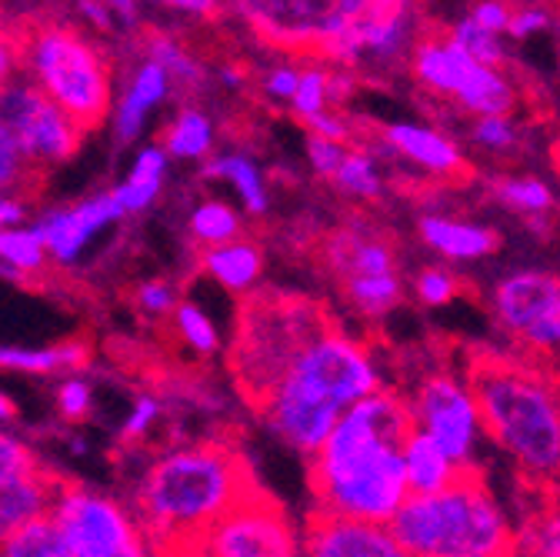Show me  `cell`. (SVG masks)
I'll use <instances>...</instances> for the list:
<instances>
[{"mask_svg": "<svg viewBox=\"0 0 560 557\" xmlns=\"http://www.w3.org/2000/svg\"><path fill=\"white\" fill-rule=\"evenodd\" d=\"M424 37L428 18L420 0H368L343 34L324 47L320 60L343 71L397 74Z\"/></svg>", "mask_w": 560, "mask_h": 557, "instance_id": "obj_8", "label": "cell"}, {"mask_svg": "<svg viewBox=\"0 0 560 557\" xmlns=\"http://www.w3.org/2000/svg\"><path fill=\"white\" fill-rule=\"evenodd\" d=\"M420 241L438 251L444 260H483L498 251V234L487 224H474L464 218L447 214H424L420 218Z\"/></svg>", "mask_w": 560, "mask_h": 557, "instance_id": "obj_22", "label": "cell"}, {"mask_svg": "<svg viewBox=\"0 0 560 557\" xmlns=\"http://www.w3.org/2000/svg\"><path fill=\"white\" fill-rule=\"evenodd\" d=\"M474 148L487 154H514L521 148V124L514 114H498V117H474L470 127Z\"/></svg>", "mask_w": 560, "mask_h": 557, "instance_id": "obj_39", "label": "cell"}, {"mask_svg": "<svg viewBox=\"0 0 560 557\" xmlns=\"http://www.w3.org/2000/svg\"><path fill=\"white\" fill-rule=\"evenodd\" d=\"M218 81L224 88H231V91H241L244 81H247V74H244V67H237V63H224L221 71H218Z\"/></svg>", "mask_w": 560, "mask_h": 557, "instance_id": "obj_56", "label": "cell"}, {"mask_svg": "<svg viewBox=\"0 0 560 557\" xmlns=\"http://www.w3.org/2000/svg\"><path fill=\"white\" fill-rule=\"evenodd\" d=\"M407 410H410V425L420 434H428L460 471L474 467L483 425L467 378L451 371L428 374L407 397Z\"/></svg>", "mask_w": 560, "mask_h": 557, "instance_id": "obj_13", "label": "cell"}, {"mask_svg": "<svg viewBox=\"0 0 560 557\" xmlns=\"http://www.w3.org/2000/svg\"><path fill=\"white\" fill-rule=\"evenodd\" d=\"M34 181H40V177L24 164V158L18 154V148L11 141V134L4 130V124H0V194H18Z\"/></svg>", "mask_w": 560, "mask_h": 557, "instance_id": "obj_41", "label": "cell"}, {"mask_svg": "<svg viewBox=\"0 0 560 557\" xmlns=\"http://www.w3.org/2000/svg\"><path fill=\"white\" fill-rule=\"evenodd\" d=\"M101 4L114 14L117 27H124V31L140 27V0H101Z\"/></svg>", "mask_w": 560, "mask_h": 557, "instance_id": "obj_55", "label": "cell"}, {"mask_svg": "<svg viewBox=\"0 0 560 557\" xmlns=\"http://www.w3.org/2000/svg\"><path fill=\"white\" fill-rule=\"evenodd\" d=\"M0 557H74V554L63 544L54 521L40 518L0 541Z\"/></svg>", "mask_w": 560, "mask_h": 557, "instance_id": "obj_35", "label": "cell"}, {"mask_svg": "<svg viewBox=\"0 0 560 557\" xmlns=\"http://www.w3.org/2000/svg\"><path fill=\"white\" fill-rule=\"evenodd\" d=\"M557 167H560V141H557Z\"/></svg>", "mask_w": 560, "mask_h": 557, "instance_id": "obj_60", "label": "cell"}, {"mask_svg": "<svg viewBox=\"0 0 560 557\" xmlns=\"http://www.w3.org/2000/svg\"><path fill=\"white\" fill-rule=\"evenodd\" d=\"M114 557H154V554H151V547H148V541H144V544H133V547H127V550H120V554H114Z\"/></svg>", "mask_w": 560, "mask_h": 557, "instance_id": "obj_58", "label": "cell"}, {"mask_svg": "<svg viewBox=\"0 0 560 557\" xmlns=\"http://www.w3.org/2000/svg\"><path fill=\"white\" fill-rule=\"evenodd\" d=\"M84 364H88V347L81 340H67L57 347H0V368L18 374L81 371Z\"/></svg>", "mask_w": 560, "mask_h": 557, "instance_id": "obj_27", "label": "cell"}, {"mask_svg": "<svg viewBox=\"0 0 560 557\" xmlns=\"http://www.w3.org/2000/svg\"><path fill=\"white\" fill-rule=\"evenodd\" d=\"M327 327L330 324L320 314V307L304 298H254L250 307L241 314L234 347V374L244 394L257 404L301 355V347Z\"/></svg>", "mask_w": 560, "mask_h": 557, "instance_id": "obj_7", "label": "cell"}, {"mask_svg": "<svg viewBox=\"0 0 560 557\" xmlns=\"http://www.w3.org/2000/svg\"><path fill=\"white\" fill-rule=\"evenodd\" d=\"M407 397L381 387L350 407L311 464L314 511L390 524L410 498L400 448L410 434Z\"/></svg>", "mask_w": 560, "mask_h": 557, "instance_id": "obj_1", "label": "cell"}, {"mask_svg": "<svg viewBox=\"0 0 560 557\" xmlns=\"http://www.w3.org/2000/svg\"><path fill=\"white\" fill-rule=\"evenodd\" d=\"M203 177L231 184L234 194H237V200H241V207H244L250 218L267 214L270 194H267L264 174H260V167L244 151H228V154H218V158H207Z\"/></svg>", "mask_w": 560, "mask_h": 557, "instance_id": "obj_26", "label": "cell"}, {"mask_svg": "<svg viewBox=\"0 0 560 557\" xmlns=\"http://www.w3.org/2000/svg\"><path fill=\"white\" fill-rule=\"evenodd\" d=\"M0 124H4L18 154L37 177H44L57 164H67L88 137L27 78H18L0 91Z\"/></svg>", "mask_w": 560, "mask_h": 557, "instance_id": "obj_12", "label": "cell"}, {"mask_svg": "<svg viewBox=\"0 0 560 557\" xmlns=\"http://www.w3.org/2000/svg\"><path fill=\"white\" fill-rule=\"evenodd\" d=\"M21 74V37L11 27H0V91Z\"/></svg>", "mask_w": 560, "mask_h": 557, "instance_id": "obj_50", "label": "cell"}, {"mask_svg": "<svg viewBox=\"0 0 560 557\" xmlns=\"http://www.w3.org/2000/svg\"><path fill=\"white\" fill-rule=\"evenodd\" d=\"M521 557H560V495L530 518L524 534L517 537Z\"/></svg>", "mask_w": 560, "mask_h": 557, "instance_id": "obj_38", "label": "cell"}, {"mask_svg": "<svg viewBox=\"0 0 560 557\" xmlns=\"http://www.w3.org/2000/svg\"><path fill=\"white\" fill-rule=\"evenodd\" d=\"M21 71L47 94L84 134L97 130L110 117L114 67L110 57L84 31L44 21L18 31Z\"/></svg>", "mask_w": 560, "mask_h": 557, "instance_id": "obj_6", "label": "cell"}, {"mask_svg": "<svg viewBox=\"0 0 560 557\" xmlns=\"http://www.w3.org/2000/svg\"><path fill=\"white\" fill-rule=\"evenodd\" d=\"M74 8H78V14H81L94 31H101V34H114V31H117L114 14L101 4V0H74Z\"/></svg>", "mask_w": 560, "mask_h": 557, "instance_id": "obj_53", "label": "cell"}, {"mask_svg": "<svg viewBox=\"0 0 560 557\" xmlns=\"http://www.w3.org/2000/svg\"><path fill=\"white\" fill-rule=\"evenodd\" d=\"M200 267L207 270V277H214L221 288H228L234 294H247V291H254V285L264 274V254L254 241L237 237V241H228L218 247H203Z\"/></svg>", "mask_w": 560, "mask_h": 557, "instance_id": "obj_24", "label": "cell"}, {"mask_svg": "<svg viewBox=\"0 0 560 557\" xmlns=\"http://www.w3.org/2000/svg\"><path fill=\"white\" fill-rule=\"evenodd\" d=\"M330 107H334V63L314 57L311 63H301V81L291 97V111L307 124L311 117Z\"/></svg>", "mask_w": 560, "mask_h": 557, "instance_id": "obj_34", "label": "cell"}, {"mask_svg": "<svg viewBox=\"0 0 560 557\" xmlns=\"http://www.w3.org/2000/svg\"><path fill=\"white\" fill-rule=\"evenodd\" d=\"M511 11H514V8H511V0H477L467 18H470L474 24H480L483 31H490V34L508 37Z\"/></svg>", "mask_w": 560, "mask_h": 557, "instance_id": "obj_49", "label": "cell"}, {"mask_svg": "<svg viewBox=\"0 0 560 557\" xmlns=\"http://www.w3.org/2000/svg\"><path fill=\"white\" fill-rule=\"evenodd\" d=\"M171 317H174V327H177L180 340L190 347L194 355H203V358L218 355L221 334H218L214 321H210V314H207L200 304H194V301H177V307H174Z\"/></svg>", "mask_w": 560, "mask_h": 557, "instance_id": "obj_37", "label": "cell"}, {"mask_svg": "<svg viewBox=\"0 0 560 557\" xmlns=\"http://www.w3.org/2000/svg\"><path fill=\"white\" fill-rule=\"evenodd\" d=\"M381 137L400 161H407L410 167L424 171L431 177H457L464 171L460 148L444 130H438L431 124L394 120V124H384Z\"/></svg>", "mask_w": 560, "mask_h": 557, "instance_id": "obj_19", "label": "cell"}, {"mask_svg": "<svg viewBox=\"0 0 560 557\" xmlns=\"http://www.w3.org/2000/svg\"><path fill=\"white\" fill-rule=\"evenodd\" d=\"M294 550L301 544L288 514L254 487L207 531L197 557H291Z\"/></svg>", "mask_w": 560, "mask_h": 557, "instance_id": "obj_16", "label": "cell"}, {"mask_svg": "<svg viewBox=\"0 0 560 557\" xmlns=\"http://www.w3.org/2000/svg\"><path fill=\"white\" fill-rule=\"evenodd\" d=\"M144 57L161 67V71L167 74V81H171V91H177V94L200 91L203 81H207L203 63L177 37H171V34L151 31L144 37Z\"/></svg>", "mask_w": 560, "mask_h": 557, "instance_id": "obj_28", "label": "cell"}, {"mask_svg": "<svg viewBox=\"0 0 560 557\" xmlns=\"http://www.w3.org/2000/svg\"><path fill=\"white\" fill-rule=\"evenodd\" d=\"M467 384L483 434L498 441L527 480L560 487V394L550 371L511 358H477Z\"/></svg>", "mask_w": 560, "mask_h": 557, "instance_id": "obj_4", "label": "cell"}, {"mask_svg": "<svg viewBox=\"0 0 560 557\" xmlns=\"http://www.w3.org/2000/svg\"><path fill=\"white\" fill-rule=\"evenodd\" d=\"M164 154L167 161H203L214 151V120H210L200 107H180L164 134Z\"/></svg>", "mask_w": 560, "mask_h": 557, "instance_id": "obj_29", "label": "cell"}, {"mask_svg": "<svg viewBox=\"0 0 560 557\" xmlns=\"http://www.w3.org/2000/svg\"><path fill=\"white\" fill-rule=\"evenodd\" d=\"M307 130L317 134V137H324V141H337V144H347V141H350V127H347V120L337 117L334 111H324V114L311 117V120H307Z\"/></svg>", "mask_w": 560, "mask_h": 557, "instance_id": "obj_52", "label": "cell"}, {"mask_svg": "<svg viewBox=\"0 0 560 557\" xmlns=\"http://www.w3.org/2000/svg\"><path fill=\"white\" fill-rule=\"evenodd\" d=\"M34 467H40L34 448L27 441H21L18 434H11L8 428H0V480L18 477Z\"/></svg>", "mask_w": 560, "mask_h": 557, "instance_id": "obj_43", "label": "cell"}, {"mask_svg": "<svg viewBox=\"0 0 560 557\" xmlns=\"http://www.w3.org/2000/svg\"><path fill=\"white\" fill-rule=\"evenodd\" d=\"M498 324L517 337L530 355L560 358V277L544 270H514L490 294Z\"/></svg>", "mask_w": 560, "mask_h": 557, "instance_id": "obj_15", "label": "cell"}, {"mask_svg": "<svg viewBox=\"0 0 560 557\" xmlns=\"http://www.w3.org/2000/svg\"><path fill=\"white\" fill-rule=\"evenodd\" d=\"M400 461H404V477H407L410 495H438L460 474V467L417 428H410L400 448Z\"/></svg>", "mask_w": 560, "mask_h": 557, "instance_id": "obj_23", "label": "cell"}, {"mask_svg": "<svg viewBox=\"0 0 560 557\" xmlns=\"http://www.w3.org/2000/svg\"><path fill=\"white\" fill-rule=\"evenodd\" d=\"M254 480L241 451L221 441H200L164 451L137 480L133 521L158 557H197L214 527Z\"/></svg>", "mask_w": 560, "mask_h": 557, "instance_id": "obj_2", "label": "cell"}, {"mask_svg": "<svg viewBox=\"0 0 560 557\" xmlns=\"http://www.w3.org/2000/svg\"><path fill=\"white\" fill-rule=\"evenodd\" d=\"M154 4L184 18H197V21H214L224 14V0H154Z\"/></svg>", "mask_w": 560, "mask_h": 557, "instance_id": "obj_51", "label": "cell"}, {"mask_svg": "<svg viewBox=\"0 0 560 557\" xmlns=\"http://www.w3.org/2000/svg\"><path fill=\"white\" fill-rule=\"evenodd\" d=\"M324 260L340 281L347 301L364 317H384L400 304L404 285L397 254L368 221H347L337 228L324 244Z\"/></svg>", "mask_w": 560, "mask_h": 557, "instance_id": "obj_11", "label": "cell"}, {"mask_svg": "<svg viewBox=\"0 0 560 557\" xmlns=\"http://www.w3.org/2000/svg\"><path fill=\"white\" fill-rule=\"evenodd\" d=\"M460 285H457V277L444 267H424L417 274V281H413V294L420 304H428V307H444L457 298Z\"/></svg>", "mask_w": 560, "mask_h": 557, "instance_id": "obj_40", "label": "cell"}, {"mask_svg": "<svg viewBox=\"0 0 560 557\" xmlns=\"http://www.w3.org/2000/svg\"><path fill=\"white\" fill-rule=\"evenodd\" d=\"M291 557H304V550H294V554H291Z\"/></svg>", "mask_w": 560, "mask_h": 557, "instance_id": "obj_61", "label": "cell"}, {"mask_svg": "<svg viewBox=\"0 0 560 557\" xmlns=\"http://www.w3.org/2000/svg\"><path fill=\"white\" fill-rule=\"evenodd\" d=\"M457 50H464L470 60L483 63V67H501L508 63V40L501 34H490L480 24H474L470 18H460L451 24V31L444 34Z\"/></svg>", "mask_w": 560, "mask_h": 557, "instance_id": "obj_36", "label": "cell"}, {"mask_svg": "<svg viewBox=\"0 0 560 557\" xmlns=\"http://www.w3.org/2000/svg\"><path fill=\"white\" fill-rule=\"evenodd\" d=\"M57 487L60 480L44 467L0 480V541L21 531L24 524L47 518L57 498Z\"/></svg>", "mask_w": 560, "mask_h": 557, "instance_id": "obj_21", "label": "cell"}, {"mask_svg": "<svg viewBox=\"0 0 560 557\" xmlns=\"http://www.w3.org/2000/svg\"><path fill=\"white\" fill-rule=\"evenodd\" d=\"M347 148H350V144L324 141V137L311 134V137H307V161H311L314 174L330 181V177H334V171L340 167V161H343V151H347Z\"/></svg>", "mask_w": 560, "mask_h": 557, "instance_id": "obj_48", "label": "cell"}, {"mask_svg": "<svg viewBox=\"0 0 560 557\" xmlns=\"http://www.w3.org/2000/svg\"><path fill=\"white\" fill-rule=\"evenodd\" d=\"M57 407H60V414L67 417V421H84V417H91V410H94L91 381L81 378V374L63 378L60 387H57Z\"/></svg>", "mask_w": 560, "mask_h": 557, "instance_id": "obj_42", "label": "cell"}, {"mask_svg": "<svg viewBox=\"0 0 560 557\" xmlns=\"http://www.w3.org/2000/svg\"><path fill=\"white\" fill-rule=\"evenodd\" d=\"M550 11L544 4H521L511 11V24H508V37H517V40H527V37H537L550 27Z\"/></svg>", "mask_w": 560, "mask_h": 557, "instance_id": "obj_47", "label": "cell"}, {"mask_svg": "<svg viewBox=\"0 0 560 557\" xmlns=\"http://www.w3.org/2000/svg\"><path fill=\"white\" fill-rule=\"evenodd\" d=\"M47 264V247L37 224H21L0 231V274L31 277Z\"/></svg>", "mask_w": 560, "mask_h": 557, "instance_id": "obj_31", "label": "cell"}, {"mask_svg": "<svg viewBox=\"0 0 560 557\" xmlns=\"http://www.w3.org/2000/svg\"><path fill=\"white\" fill-rule=\"evenodd\" d=\"M241 231H244L241 211H237V207H231L228 200L207 197L190 211V234L203 247H218V244L237 241Z\"/></svg>", "mask_w": 560, "mask_h": 557, "instance_id": "obj_32", "label": "cell"}, {"mask_svg": "<svg viewBox=\"0 0 560 557\" xmlns=\"http://www.w3.org/2000/svg\"><path fill=\"white\" fill-rule=\"evenodd\" d=\"M164 181H167V154H164V148L148 144V148L137 151L130 171L114 187V197L124 207V214H140L161 197Z\"/></svg>", "mask_w": 560, "mask_h": 557, "instance_id": "obj_25", "label": "cell"}, {"mask_svg": "<svg viewBox=\"0 0 560 557\" xmlns=\"http://www.w3.org/2000/svg\"><path fill=\"white\" fill-rule=\"evenodd\" d=\"M171 97V81H167V74L161 71V67L154 63V60H140L133 71H130V78H127V84H124V91H120V97H117V104H114V141L117 144H133L137 137H140V130H144V124H148V117L164 104Z\"/></svg>", "mask_w": 560, "mask_h": 557, "instance_id": "obj_20", "label": "cell"}, {"mask_svg": "<svg viewBox=\"0 0 560 557\" xmlns=\"http://www.w3.org/2000/svg\"><path fill=\"white\" fill-rule=\"evenodd\" d=\"M364 4L368 0H224V11L273 50L320 57Z\"/></svg>", "mask_w": 560, "mask_h": 557, "instance_id": "obj_10", "label": "cell"}, {"mask_svg": "<svg viewBox=\"0 0 560 557\" xmlns=\"http://www.w3.org/2000/svg\"><path fill=\"white\" fill-rule=\"evenodd\" d=\"M298 81H301V63H273V67H267L264 78H260V91L270 101L291 104V97L298 91Z\"/></svg>", "mask_w": 560, "mask_h": 557, "instance_id": "obj_45", "label": "cell"}, {"mask_svg": "<svg viewBox=\"0 0 560 557\" xmlns=\"http://www.w3.org/2000/svg\"><path fill=\"white\" fill-rule=\"evenodd\" d=\"M27 218V200L21 194H0V231L21 228Z\"/></svg>", "mask_w": 560, "mask_h": 557, "instance_id": "obj_54", "label": "cell"}, {"mask_svg": "<svg viewBox=\"0 0 560 557\" xmlns=\"http://www.w3.org/2000/svg\"><path fill=\"white\" fill-rule=\"evenodd\" d=\"M550 378H553V387H557V394H560V358L553 361V371H550Z\"/></svg>", "mask_w": 560, "mask_h": 557, "instance_id": "obj_59", "label": "cell"}, {"mask_svg": "<svg viewBox=\"0 0 560 557\" xmlns=\"http://www.w3.org/2000/svg\"><path fill=\"white\" fill-rule=\"evenodd\" d=\"M330 184L343 197H354V200H377L384 194V174H381L377 161L361 148H347L343 151V161L334 171Z\"/></svg>", "mask_w": 560, "mask_h": 557, "instance_id": "obj_33", "label": "cell"}, {"mask_svg": "<svg viewBox=\"0 0 560 557\" xmlns=\"http://www.w3.org/2000/svg\"><path fill=\"white\" fill-rule=\"evenodd\" d=\"M137 307L151 317H167L177 307V291L167 281H144L137 288Z\"/></svg>", "mask_w": 560, "mask_h": 557, "instance_id": "obj_46", "label": "cell"}, {"mask_svg": "<svg viewBox=\"0 0 560 557\" xmlns=\"http://www.w3.org/2000/svg\"><path fill=\"white\" fill-rule=\"evenodd\" d=\"M387 527L407 557H517V531L477 467L438 495H410Z\"/></svg>", "mask_w": 560, "mask_h": 557, "instance_id": "obj_5", "label": "cell"}, {"mask_svg": "<svg viewBox=\"0 0 560 557\" xmlns=\"http://www.w3.org/2000/svg\"><path fill=\"white\" fill-rule=\"evenodd\" d=\"M14 417H18V407H14V401H11L4 391H0V425H11Z\"/></svg>", "mask_w": 560, "mask_h": 557, "instance_id": "obj_57", "label": "cell"}, {"mask_svg": "<svg viewBox=\"0 0 560 557\" xmlns=\"http://www.w3.org/2000/svg\"><path fill=\"white\" fill-rule=\"evenodd\" d=\"M304 557H407L387 524L347 521L314 511L301 544Z\"/></svg>", "mask_w": 560, "mask_h": 557, "instance_id": "obj_18", "label": "cell"}, {"mask_svg": "<svg viewBox=\"0 0 560 557\" xmlns=\"http://www.w3.org/2000/svg\"><path fill=\"white\" fill-rule=\"evenodd\" d=\"M490 190H494V197L504 207L524 214L527 221H544L553 211L550 184L534 177V174H501V177L490 181Z\"/></svg>", "mask_w": 560, "mask_h": 557, "instance_id": "obj_30", "label": "cell"}, {"mask_svg": "<svg viewBox=\"0 0 560 557\" xmlns=\"http://www.w3.org/2000/svg\"><path fill=\"white\" fill-rule=\"evenodd\" d=\"M161 421V401L154 394H140L130 407V414L124 417L120 425V438L124 441H140L154 425Z\"/></svg>", "mask_w": 560, "mask_h": 557, "instance_id": "obj_44", "label": "cell"}, {"mask_svg": "<svg viewBox=\"0 0 560 557\" xmlns=\"http://www.w3.org/2000/svg\"><path fill=\"white\" fill-rule=\"evenodd\" d=\"M410 74L428 94L457 104L470 117L514 114L517 84L501 67H483L457 50L444 34H428L410 54Z\"/></svg>", "mask_w": 560, "mask_h": 557, "instance_id": "obj_9", "label": "cell"}, {"mask_svg": "<svg viewBox=\"0 0 560 557\" xmlns=\"http://www.w3.org/2000/svg\"><path fill=\"white\" fill-rule=\"evenodd\" d=\"M124 218L127 214H124V207L117 204L114 190L54 207V211H47L37 221V231H40L44 247H47V260H54L60 267H70L94 244V237L101 231L114 228Z\"/></svg>", "mask_w": 560, "mask_h": 557, "instance_id": "obj_17", "label": "cell"}, {"mask_svg": "<svg viewBox=\"0 0 560 557\" xmlns=\"http://www.w3.org/2000/svg\"><path fill=\"white\" fill-rule=\"evenodd\" d=\"M384 387L374 351L337 327L320 330L257 401L264 425L301 457H314L340 417Z\"/></svg>", "mask_w": 560, "mask_h": 557, "instance_id": "obj_3", "label": "cell"}, {"mask_svg": "<svg viewBox=\"0 0 560 557\" xmlns=\"http://www.w3.org/2000/svg\"><path fill=\"white\" fill-rule=\"evenodd\" d=\"M47 518L74 557H114L133 544H144L130 508L84 484L60 480Z\"/></svg>", "mask_w": 560, "mask_h": 557, "instance_id": "obj_14", "label": "cell"}]
</instances>
